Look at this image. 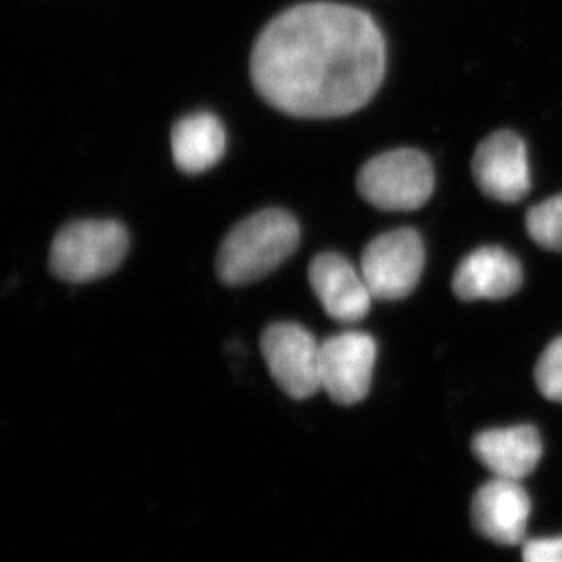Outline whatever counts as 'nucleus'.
I'll use <instances>...</instances> for the list:
<instances>
[{
	"label": "nucleus",
	"mask_w": 562,
	"mask_h": 562,
	"mask_svg": "<svg viewBox=\"0 0 562 562\" xmlns=\"http://www.w3.org/2000/svg\"><path fill=\"white\" fill-rule=\"evenodd\" d=\"M436 173L419 149H390L362 166L357 190L382 212H414L430 201Z\"/></svg>",
	"instance_id": "nucleus-4"
},
{
	"label": "nucleus",
	"mask_w": 562,
	"mask_h": 562,
	"mask_svg": "<svg viewBox=\"0 0 562 562\" xmlns=\"http://www.w3.org/2000/svg\"><path fill=\"white\" fill-rule=\"evenodd\" d=\"M260 351L273 381L290 397L304 401L321 392V345L295 323L271 324L260 337Z\"/></svg>",
	"instance_id": "nucleus-6"
},
{
	"label": "nucleus",
	"mask_w": 562,
	"mask_h": 562,
	"mask_svg": "<svg viewBox=\"0 0 562 562\" xmlns=\"http://www.w3.org/2000/svg\"><path fill=\"white\" fill-rule=\"evenodd\" d=\"M526 228L544 250L562 251V193L531 206L526 213Z\"/></svg>",
	"instance_id": "nucleus-14"
},
{
	"label": "nucleus",
	"mask_w": 562,
	"mask_h": 562,
	"mask_svg": "<svg viewBox=\"0 0 562 562\" xmlns=\"http://www.w3.org/2000/svg\"><path fill=\"white\" fill-rule=\"evenodd\" d=\"M127 248L130 237L117 221H74L55 235L49 248V270L60 281H97L123 265Z\"/></svg>",
	"instance_id": "nucleus-3"
},
{
	"label": "nucleus",
	"mask_w": 562,
	"mask_h": 562,
	"mask_svg": "<svg viewBox=\"0 0 562 562\" xmlns=\"http://www.w3.org/2000/svg\"><path fill=\"white\" fill-rule=\"evenodd\" d=\"M531 503L520 481L495 477L477 490L472 503L475 530L501 547L525 542Z\"/></svg>",
	"instance_id": "nucleus-10"
},
{
	"label": "nucleus",
	"mask_w": 562,
	"mask_h": 562,
	"mask_svg": "<svg viewBox=\"0 0 562 562\" xmlns=\"http://www.w3.org/2000/svg\"><path fill=\"white\" fill-rule=\"evenodd\" d=\"M301 243V226L292 213L268 207L229 229L217 254V276L228 286L259 281L284 265Z\"/></svg>",
	"instance_id": "nucleus-2"
},
{
	"label": "nucleus",
	"mask_w": 562,
	"mask_h": 562,
	"mask_svg": "<svg viewBox=\"0 0 562 562\" xmlns=\"http://www.w3.org/2000/svg\"><path fill=\"white\" fill-rule=\"evenodd\" d=\"M522 286V268L515 255L499 246H483L457 266L453 292L461 301L509 297Z\"/></svg>",
	"instance_id": "nucleus-11"
},
{
	"label": "nucleus",
	"mask_w": 562,
	"mask_h": 562,
	"mask_svg": "<svg viewBox=\"0 0 562 562\" xmlns=\"http://www.w3.org/2000/svg\"><path fill=\"white\" fill-rule=\"evenodd\" d=\"M473 179L492 201L515 204L531 190L526 144L517 133L499 130L479 144L473 155Z\"/></svg>",
	"instance_id": "nucleus-8"
},
{
	"label": "nucleus",
	"mask_w": 562,
	"mask_h": 562,
	"mask_svg": "<svg viewBox=\"0 0 562 562\" xmlns=\"http://www.w3.org/2000/svg\"><path fill=\"white\" fill-rule=\"evenodd\" d=\"M536 384L548 401L562 404V337L553 340L537 362Z\"/></svg>",
	"instance_id": "nucleus-15"
},
{
	"label": "nucleus",
	"mask_w": 562,
	"mask_h": 562,
	"mask_svg": "<svg viewBox=\"0 0 562 562\" xmlns=\"http://www.w3.org/2000/svg\"><path fill=\"white\" fill-rule=\"evenodd\" d=\"M308 277L318 303L337 323H359L372 310L375 299L364 277L342 255H317L310 265Z\"/></svg>",
	"instance_id": "nucleus-9"
},
{
	"label": "nucleus",
	"mask_w": 562,
	"mask_h": 562,
	"mask_svg": "<svg viewBox=\"0 0 562 562\" xmlns=\"http://www.w3.org/2000/svg\"><path fill=\"white\" fill-rule=\"evenodd\" d=\"M473 453L495 477L522 481L542 457V442L533 426L483 431L473 440Z\"/></svg>",
	"instance_id": "nucleus-12"
},
{
	"label": "nucleus",
	"mask_w": 562,
	"mask_h": 562,
	"mask_svg": "<svg viewBox=\"0 0 562 562\" xmlns=\"http://www.w3.org/2000/svg\"><path fill=\"white\" fill-rule=\"evenodd\" d=\"M386 71V43L373 16L353 5L308 2L282 11L251 49L262 101L299 119H337L372 101Z\"/></svg>",
	"instance_id": "nucleus-1"
},
{
	"label": "nucleus",
	"mask_w": 562,
	"mask_h": 562,
	"mask_svg": "<svg viewBox=\"0 0 562 562\" xmlns=\"http://www.w3.org/2000/svg\"><path fill=\"white\" fill-rule=\"evenodd\" d=\"M376 342L372 335L345 331L321 342V387L340 406L368 397L375 368Z\"/></svg>",
	"instance_id": "nucleus-7"
},
{
	"label": "nucleus",
	"mask_w": 562,
	"mask_h": 562,
	"mask_svg": "<svg viewBox=\"0 0 562 562\" xmlns=\"http://www.w3.org/2000/svg\"><path fill=\"white\" fill-rule=\"evenodd\" d=\"M226 151V132L213 113L179 119L171 130V154L179 170L190 176L212 170Z\"/></svg>",
	"instance_id": "nucleus-13"
},
{
	"label": "nucleus",
	"mask_w": 562,
	"mask_h": 562,
	"mask_svg": "<svg viewBox=\"0 0 562 562\" xmlns=\"http://www.w3.org/2000/svg\"><path fill=\"white\" fill-rule=\"evenodd\" d=\"M425 245L412 228L381 234L362 251L361 273L376 301H401L419 284Z\"/></svg>",
	"instance_id": "nucleus-5"
},
{
	"label": "nucleus",
	"mask_w": 562,
	"mask_h": 562,
	"mask_svg": "<svg viewBox=\"0 0 562 562\" xmlns=\"http://www.w3.org/2000/svg\"><path fill=\"white\" fill-rule=\"evenodd\" d=\"M522 562H562V537L526 541Z\"/></svg>",
	"instance_id": "nucleus-16"
}]
</instances>
